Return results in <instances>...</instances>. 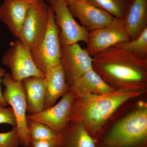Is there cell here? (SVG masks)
Returning <instances> with one entry per match:
<instances>
[{"label": "cell", "mask_w": 147, "mask_h": 147, "mask_svg": "<svg viewBox=\"0 0 147 147\" xmlns=\"http://www.w3.org/2000/svg\"><path fill=\"white\" fill-rule=\"evenodd\" d=\"M25 2L28 3L30 5L38 4L40 3L48 2L49 0H20Z\"/></svg>", "instance_id": "cell-26"}, {"label": "cell", "mask_w": 147, "mask_h": 147, "mask_svg": "<svg viewBox=\"0 0 147 147\" xmlns=\"http://www.w3.org/2000/svg\"><path fill=\"white\" fill-rule=\"evenodd\" d=\"M6 73V71L2 67L0 68V105L4 107H7L8 105L4 98L3 92L2 91L1 86L2 84V79Z\"/></svg>", "instance_id": "cell-25"}, {"label": "cell", "mask_w": 147, "mask_h": 147, "mask_svg": "<svg viewBox=\"0 0 147 147\" xmlns=\"http://www.w3.org/2000/svg\"><path fill=\"white\" fill-rule=\"evenodd\" d=\"M130 40L125 18L114 17L106 26L89 32L86 48L90 56L95 55L119 43Z\"/></svg>", "instance_id": "cell-9"}, {"label": "cell", "mask_w": 147, "mask_h": 147, "mask_svg": "<svg viewBox=\"0 0 147 147\" xmlns=\"http://www.w3.org/2000/svg\"><path fill=\"white\" fill-rule=\"evenodd\" d=\"M130 40L147 28V0H132L125 18Z\"/></svg>", "instance_id": "cell-17"}, {"label": "cell", "mask_w": 147, "mask_h": 147, "mask_svg": "<svg viewBox=\"0 0 147 147\" xmlns=\"http://www.w3.org/2000/svg\"><path fill=\"white\" fill-rule=\"evenodd\" d=\"M76 94L69 88L57 104L34 115H28V119L39 122L53 131L61 134L69 122Z\"/></svg>", "instance_id": "cell-10"}, {"label": "cell", "mask_w": 147, "mask_h": 147, "mask_svg": "<svg viewBox=\"0 0 147 147\" xmlns=\"http://www.w3.org/2000/svg\"><path fill=\"white\" fill-rule=\"evenodd\" d=\"M61 62L65 71L68 86L93 69V57L78 43L61 45Z\"/></svg>", "instance_id": "cell-11"}, {"label": "cell", "mask_w": 147, "mask_h": 147, "mask_svg": "<svg viewBox=\"0 0 147 147\" xmlns=\"http://www.w3.org/2000/svg\"><path fill=\"white\" fill-rule=\"evenodd\" d=\"M69 88L73 91L76 95L86 93L106 94L115 91L93 69L74 81Z\"/></svg>", "instance_id": "cell-16"}, {"label": "cell", "mask_w": 147, "mask_h": 147, "mask_svg": "<svg viewBox=\"0 0 147 147\" xmlns=\"http://www.w3.org/2000/svg\"><path fill=\"white\" fill-rule=\"evenodd\" d=\"M30 5L20 0H4L0 6V21L17 39Z\"/></svg>", "instance_id": "cell-13"}, {"label": "cell", "mask_w": 147, "mask_h": 147, "mask_svg": "<svg viewBox=\"0 0 147 147\" xmlns=\"http://www.w3.org/2000/svg\"><path fill=\"white\" fill-rule=\"evenodd\" d=\"M45 76L46 93L44 109L55 105L58 98L69 89L65 71L61 62L49 69Z\"/></svg>", "instance_id": "cell-15"}, {"label": "cell", "mask_w": 147, "mask_h": 147, "mask_svg": "<svg viewBox=\"0 0 147 147\" xmlns=\"http://www.w3.org/2000/svg\"><path fill=\"white\" fill-rule=\"evenodd\" d=\"M0 124H7L16 127V117L12 108L0 105Z\"/></svg>", "instance_id": "cell-23"}, {"label": "cell", "mask_w": 147, "mask_h": 147, "mask_svg": "<svg viewBox=\"0 0 147 147\" xmlns=\"http://www.w3.org/2000/svg\"><path fill=\"white\" fill-rule=\"evenodd\" d=\"M49 16L50 5L46 3L30 5L18 39L31 51L37 47L45 36Z\"/></svg>", "instance_id": "cell-8"}, {"label": "cell", "mask_w": 147, "mask_h": 147, "mask_svg": "<svg viewBox=\"0 0 147 147\" xmlns=\"http://www.w3.org/2000/svg\"><path fill=\"white\" fill-rule=\"evenodd\" d=\"M2 63L10 70L14 80L23 81L32 76L45 77L35 63L31 51L17 39L3 56Z\"/></svg>", "instance_id": "cell-6"}, {"label": "cell", "mask_w": 147, "mask_h": 147, "mask_svg": "<svg viewBox=\"0 0 147 147\" xmlns=\"http://www.w3.org/2000/svg\"><path fill=\"white\" fill-rule=\"evenodd\" d=\"M2 84L5 87L3 92L4 98L16 117V128L21 146L28 147L30 139L27 125V104L22 81L14 80L10 73L6 72L2 79Z\"/></svg>", "instance_id": "cell-4"}, {"label": "cell", "mask_w": 147, "mask_h": 147, "mask_svg": "<svg viewBox=\"0 0 147 147\" xmlns=\"http://www.w3.org/2000/svg\"><path fill=\"white\" fill-rule=\"evenodd\" d=\"M67 5L70 4L72 3L76 2L77 1H87V0H66Z\"/></svg>", "instance_id": "cell-27"}, {"label": "cell", "mask_w": 147, "mask_h": 147, "mask_svg": "<svg viewBox=\"0 0 147 147\" xmlns=\"http://www.w3.org/2000/svg\"><path fill=\"white\" fill-rule=\"evenodd\" d=\"M68 6L74 17L78 18L82 26L89 32L106 26L114 18L108 12L87 1L76 2Z\"/></svg>", "instance_id": "cell-12"}, {"label": "cell", "mask_w": 147, "mask_h": 147, "mask_svg": "<svg viewBox=\"0 0 147 147\" xmlns=\"http://www.w3.org/2000/svg\"><path fill=\"white\" fill-rule=\"evenodd\" d=\"M147 67V59L137 58L116 46L93 57V69L112 87L145 86Z\"/></svg>", "instance_id": "cell-1"}, {"label": "cell", "mask_w": 147, "mask_h": 147, "mask_svg": "<svg viewBox=\"0 0 147 147\" xmlns=\"http://www.w3.org/2000/svg\"><path fill=\"white\" fill-rule=\"evenodd\" d=\"M137 91L122 90L106 94L86 93L77 95L69 122L83 124L93 138L121 105L139 95L140 92Z\"/></svg>", "instance_id": "cell-2"}, {"label": "cell", "mask_w": 147, "mask_h": 147, "mask_svg": "<svg viewBox=\"0 0 147 147\" xmlns=\"http://www.w3.org/2000/svg\"><path fill=\"white\" fill-rule=\"evenodd\" d=\"M147 108L142 105L119 121L103 139V147H138L146 142Z\"/></svg>", "instance_id": "cell-3"}, {"label": "cell", "mask_w": 147, "mask_h": 147, "mask_svg": "<svg viewBox=\"0 0 147 147\" xmlns=\"http://www.w3.org/2000/svg\"><path fill=\"white\" fill-rule=\"evenodd\" d=\"M137 58L147 59V28L136 38L115 45Z\"/></svg>", "instance_id": "cell-20"}, {"label": "cell", "mask_w": 147, "mask_h": 147, "mask_svg": "<svg viewBox=\"0 0 147 147\" xmlns=\"http://www.w3.org/2000/svg\"><path fill=\"white\" fill-rule=\"evenodd\" d=\"M61 135L60 147H97L94 139L81 123H69Z\"/></svg>", "instance_id": "cell-18"}, {"label": "cell", "mask_w": 147, "mask_h": 147, "mask_svg": "<svg viewBox=\"0 0 147 147\" xmlns=\"http://www.w3.org/2000/svg\"><path fill=\"white\" fill-rule=\"evenodd\" d=\"M55 22L60 29L61 45H68L83 41L87 43L89 32L76 22L66 0H49Z\"/></svg>", "instance_id": "cell-7"}, {"label": "cell", "mask_w": 147, "mask_h": 147, "mask_svg": "<svg viewBox=\"0 0 147 147\" xmlns=\"http://www.w3.org/2000/svg\"><path fill=\"white\" fill-rule=\"evenodd\" d=\"M61 47L59 30L50 6L49 24L45 36L37 47L31 51L35 63L44 75L50 68L60 63Z\"/></svg>", "instance_id": "cell-5"}, {"label": "cell", "mask_w": 147, "mask_h": 147, "mask_svg": "<svg viewBox=\"0 0 147 147\" xmlns=\"http://www.w3.org/2000/svg\"><path fill=\"white\" fill-rule=\"evenodd\" d=\"M27 125L30 141L44 140L61 141V134L53 131L44 124L28 119Z\"/></svg>", "instance_id": "cell-21"}, {"label": "cell", "mask_w": 147, "mask_h": 147, "mask_svg": "<svg viewBox=\"0 0 147 147\" xmlns=\"http://www.w3.org/2000/svg\"><path fill=\"white\" fill-rule=\"evenodd\" d=\"M61 141L31 140L28 147H60Z\"/></svg>", "instance_id": "cell-24"}, {"label": "cell", "mask_w": 147, "mask_h": 147, "mask_svg": "<svg viewBox=\"0 0 147 147\" xmlns=\"http://www.w3.org/2000/svg\"><path fill=\"white\" fill-rule=\"evenodd\" d=\"M113 17L125 18L132 0H87Z\"/></svg>", "instance_id": "cell-19"}, {"label": "cell", "mask_w": 147, "mask_h": 147, "mask_svg": "<svg viewBox=\"0 0 147 147\" xmlns=\"http://www.w3.org/2000/svg\"><path fill=\"white\" fill-rule=\"evenodd\" d=\"M22 82L26 99L28 115H34L44 110L46 93L45 77L32 76Z\"/></svg>", "instance_id": "cell-14"}, {"label": "cell", "mask_w": 147, "mask_h": 147, "mask_svg": "<svg viewBox=\"0 0 147 147\" xmlns=\"http://www.w3.org/2000/svg\"><path fill=\"white\" fill-rule=\"evenodd\" d=\"M21 146L16 127L10 131L0 132V147H18Z\"/></svg>", "instance_id": "cell-22"}]
</instances>
